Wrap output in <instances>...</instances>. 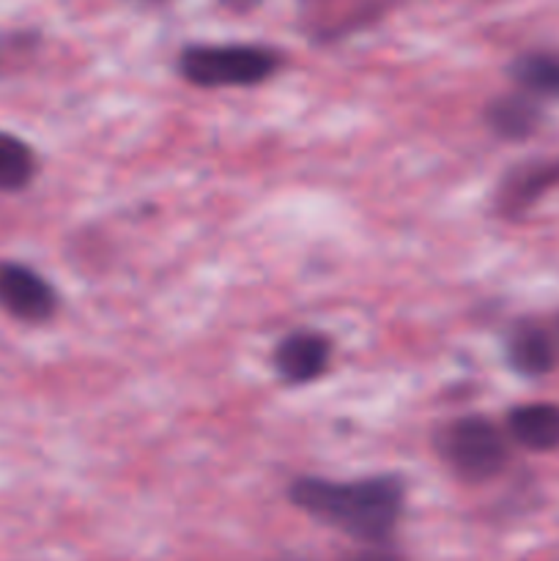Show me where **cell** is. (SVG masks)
<instances>
[{"label": "cell", "mask_w": 559, "mask_h": 561, "mask_svg": "<svg viewBox=\"0 0 559 561\" xmlns=\"http://www.w3.org/2000/svg\"><path fill=\"white\" fill-rule=\"evenodd\" d=\"M559 181V164H537V168L524 170L513 184L504 190V203H507L510 211H518L526 208L532 201L543 195L548 186H554Z\"/></svg>", "instance_id": "cell-11"}, {"label": "cell", "mask_w": 559, "mask_h": 561, "mask_svg": "<svg viewBox=\"0 0 559 561\" xmlns=\"http://www.w3.org/2000/svg\"><path fill=\"white\" fill-rule=\"evenodd\" d=\"M442 453L466 480H488L507 463V442L493 422L482 416H464L442 436Z\"/></svg>", "instance_id": "cell-3"}, {"label": "cell", "mask_w": 559, "mask_h": 561, "mask_svg": "<svg viewBox=\"0 0 559 561\" xmlns=\"http://www.w3.org/2000/svg\"><path fill=\"white\" fill-rule=\"evenodd\" d=\"M219 3H223L225 9H230V11H239V14H244V11H252V9H258V5H261L263 0H219Z\"/></svg>", "instance_id": "cell-13"}, {"label": "cell", "mask_w": 559, "mask_h": 561, "mask_svg": "<svg viewBox=\"0 0 559 561\" xmlns=\"http://www.w3.org/2000/svg\"><path fill=\"white\" fill-rule=\"evenodd\" d=\"M537 121H540V110H537L535 99L526 93H513V96H502L488 107V124L497 135L510 137V140H521L535 131Z\"/></svg>", "instance_id": "cell-9"}, {"label": "cell", "mask_w": 559, "mask_h": 561, "mask_svg": "<svg viewBox=\"0 0 559 561\" xmlns=\"http://www.w3.org/2000/svg\"><path fill=\"white\" fill-rule=\"evenodd\" d=\"M507 431L513 442L535 453L559 449V405L557 403H526L510 411Z\"/></svg>", "instance_id": "cell-6"}, {"label": "cell", "mask_w": 559, "mask_h": 561, "mask_svg": "<svg viewBox=\"0 0 559 561\" xmlns=\"http://www.w3.org/2000/svg\"><path fill=\"white\" fill-rule=\"evenodd\" d=\"M513 80L532 99H559V53H526L513 64Z\"/></svg>", "instance_id": "cell-8"}, {"label": "cell", "mask_w": 559, "mask_h": 561, "mask_svg": "<svg viewBox=\"0 0 559 561\" xmlns=\"http://www.w3.org/2000/svg\"><path fill=\"white\" fill-rule=\"evenodd\" d=\"M179 69L197 88H250L280 69V55L261 44H195L181 53Z\"/></svg>", "instance_id": "cell-2"}, {"label": "cell", "mask_w": 559, "mask_h": 561, "mask_svg": "<svg viewBox=\"0 0 559 561\" xmlns=\"http://www.w3.org/2000/svg\"><path fill=\"white\" fill-rule=\"evenodd\" d=\"M329 356H332L329 340L323 334L301 329L280 340L274 351V367L285 381L307 383L327 373Z\"/></svg>", "instance_id": "cell-5"}, {"label": "cell", "mask_w": 559, "mask_h": 561, "mask_svg": "<svg viewBox=\"0 0 559 561\" xmlns=\"http://www.w3.org/2000/svg\"><path fill=\"white\" fill-rule=\"evenodd\" d=\"M334 561H400V559L395 557L392 551H387L384 546H370V548H365V551L349 553V557L334 559Z\"/></svg>", "instance_id": "cell-12"}, {"label": "cell", "mask_w": 559, "mask_h": 561, "mask_svg": "<svg viewBox=\"0 0 559 561\" xmlns=\"http://www.w3.org/2000/svg\"><path fill=\"white\" fill-rule=\"evenodd\" d=\"M0 307L16 321L42 323L58 310V294L36 268L3 261L0 263Z\"/></svg>", "instance_id": "cell-4"}, {"label": "cell", "mask_w": 559, "mask_h": 561, "mask_svg": "<svg viewBox=\"0 0 559 561\" xmlns=\"http://www.w3.org/2000/svg\"><path fill=\"white\" fill-rule=\"evenodd\" d=\"M510 365L524 376H546L557 362L551 337L537 327H521L507 343Z\"/></svg>", "instance_id": "cell-7"}, {"label": "cell", "mask_w": 559, "mask_h": 561, "mask_svg": "<svg viewBox=\"0 0 559 561\" xmlns=\"http://www.w3.org/2000/svg\"><path fill=\"white\" fill-rule=\"evenodd\" d=\"M36 175V153L20 137L0 131V192H20Z\"/></svg>", "instance_id": "cell-10"}, {"label": "cell", "mask_w": 559, "mask_h": 561, "mask_svg": "<svg viewBox=\"0 0 559 561\" xmlns=\"http://www.w3.org/2000/svg\"><path fill=\"white\" fill-rule=\"evenodd\" d=\"M403 485L395 477H367L354 482L305 477L290 488V502L301 513L367 546H384L392 535L403 513Z\"/></svg>", "instance_id": "cell-1"}]
</instances>
